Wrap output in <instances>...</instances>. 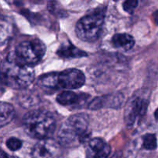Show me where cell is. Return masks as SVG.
Segmentation results:
<instances>
[{
	"mask_svg": "<svg viewBox=\"0 0 158 158\" xmlns=\"http://www.w3.org/2000/svg\"><path fill=\"white\" fill-rule=\"evenodd\" d=\"M34 77L31 66L19 64L9 57L0 63V80L11 88H26L33 82Z\"/></svg>",
	"mask_w": 158,
	"mask_h": 158,
	"instance_id": "1",
	"label": "cell"
},
{
	"mask_svg": "<svg viewBox=\"0 0 158 158\" xmlns=\"http://www.w3.org/2000/svg\"><path fill=\"white\" fill-rule=\"evenodd\" d=\"M25 132L34 139L44 140L50 138L56 129L54 116L49 112L42 110L29 111L23 119Z\"/></svg>",
	"mask_w": 158,
	"mask_h": 158,
	"instance_id": "2",
	"label": "cell"
},
{
	"mask_svg": "<svg viewBox=\"0 0 158 158\" xmlns=\"http://www.w3.org/2000/svg\"><path fill=\"white\" fill-rule=\"evenodd\" d=\"M88 117L86 114H77L68 117L63 123L57 134L59 143L63 146H68L78 139L83 143L89 138L88 132Z\"/></svg>",
	"mask_w": 158,
	"mask_h": 158,
	"instance_id": "3",
	"label": "cell"
},
{
	"mask_svg": "<svg viewBox=\"0 0 158 158\" xmlns=\"http://www.w3.org/2000/svg\"><path fill=\"white\" fill-rule=\"evenodd\" d=\"M105 19L103 9H96L82 17L75 26L77 36L84 42H94L99 38Z\"/></svg>",
	"mask_w": 158,
	"mask_h": 158,
	"instance_id": "4",
	"label": "cell"
},
{
	"mask_svg": "<svg viewBox=\"0 0 158 158\" xmlns=\"http://www.w3.org/2000/svg\"><path fill=\"white\" fill-rule=\"evenodd\" d=\"M46 52V46L39 40H26L20 43L9 58L23 66H31L39 63Z\"/></svg>",
	"mask_w": 158,
	"mask_h": 158,
	"instance_id": "5",
	"label": "cell"
},
{
	"mask_svg": "<svg viewBox=\"0 0 158 158\" xmlns=\"http://www.w3.org/2000/svg\"><path fill=\"white\" fill-rule=\"evenodd\" d=\"M57 88L74 89L81 87L85 83L83 73L77 69H67L56 73Z\"/></svg>",
	"mask_w": 158,
	"mask_h": 158,
	"instance_id": "6",
	"label": "cell"
},
{
	"mask_svg": "<svg viewBox=\"0 0 158 158\" xmlns=\"http://www.w3.org/2000/svg\"><path fill=\"white\" fill-rule=\"evenodd\" d=\"M148 107V100L139 97H133L126 103L124 113V120L128 127L134 125L137 119L146 114Z\"/></svg>",
	"mask_w": 158,
	"mask_h": 158,
	"instance_id": "7",
	"label": "cell"
},
{
	"mask_svg": "<svg viewBox=\"0 0 158 158\" xmlns=\"http://www.w3.org/2000/svg\"><path fill=\"white\" fill-rule=\"evenodd\" d=\"M59 144L51 138L40 140L34 145L31 152L32 158H55L58 155Z\"/></svg>",
	"mask_w": 158,
	"mask_h": 158,
	"instance_id": "8",
	"label": "cell"
},
{
	"mask_svg": "<svg viewBox=\"0 0 158 158\" xmlns=\"http://www.w3.org/2000/svg\"><path fill=\"white\" fill-rule=\"evenodd\" d=\"M111 148L102 138H93L90 140L87 158H107L109 155Z\"/></svg>",
	"mask_w": 158,
	"mask_h": 158,
	"instance_id": "9",
	"label": "cell"
},
{
	"mask_svg": "<svg viewBox=\"0 0 158 158\" xmlns=\"http://www.w3.org/2000/svg\"><path fill=\"white\" fill-rule=\"evenodd\" d=\"M122 102V95L114 96H106V97H98L95 98L89 105V109L99 110L105 106H114L116 107L119 106Z\"/></svg>",
	"mask_w": 158,
	"mask_h": 158,
	"instance_id": "10",
	"label": "cell"
},
{
	"mask_svg": "<svg viewBox=\"0 0 158 158\" xmlns=\"http://www.w3.org/2000/svg\"><path fill=\"white\" fill-rule=\"evenodd\" d=\"M13 29L10 19L0 15V46L6 44L10 40L13 34Z\"/></svg>",
	"mask_w": 158,
	"mask_h": 158,
	"instance_id": "11",
	"label": "cell"
},
{
	"mask_svg": "<svg viewBox=\"0 0 158 158\" xmlns=\"http://www.w3.org/2000/svg\"><path fill=\"white\" fill-rule=\"evenodd\" d=\"M112 43L115 47L127 51L131 49L134 46L135 40L129 34L118 33L113 35Z\"/></svg>",
	"mask_w": 158,
	"mask_h": 158,
	"instance_id": "12",
	"label": "cell"
},
{
	"mask_svg": "<svg viewBox=\"0 0 158 158\" xmlns=\"http://www.w3.org/2000/svg\"><path fill=\"white\" fill-rule=\"evenodd\" d=\"M57 55L61 58H81L87 56V53L81 49H77L71 43L63 45L58 49L57 52Z\"/></svg>",
	"mask_w": 158,
	"mask_h": 158,
	"instance_id": "13",
	"label": "cell"
},
{
	"mask_svg": "<svg viewBox=\"0 0 158 158\" xmlns=\"http://www.w3.org/2000/svg\"><path fill=\"white\" fill-rule=\"evenodd\" d=\"M15 117V109L9 103L0 102V128L9 124Z\"/></svg>",
	"mask_w": 158,
	"mask_h": 158,
	"instance_id": "14",
	"label": "cell"
},
{
	"mask_svg": "<svg viewBox=\"0 0 158 158\" xmlns=\"http://www.w3.org/2000/svg\"><path fill=\"white\" fill-rule=\"evenodd\" d=\"M57 103L63 106H72L80 101V97L75 93L71 91H64L57 97Z\"/></svg>",
	"mask_w": 158,
	"mask_h": 158,
	"instance_id": "15",
	"label": "cell"
},
{
	"mask_svg": "<svg viewBox=\"0 0 158 158\" xmlns=\"http://www.w3.org/2000/svg\"><path fill=\"white\" fill-rule=\"evenodd\" d=\"M143 146L146 150L152 151V150L156 149L157 143H156V138L154 134H148L144 136Z\"/></svg>",
	"mask_w": 158,
	"mask_h": 158,
	"instance_id": "16",
	"label": "cell"
},
{
	"mask_svg": "<svg viewBox=\"0 0 158 158\" xmlns=\"http://www.w3.org/2000/svg\"><path fill=\"white\" fill-rule=\"evenodd\" d=\"M23 143L20 140L15 138V137H11L8 139L6 141V146L10 151H16L22 148Z\"/></svg>",
	"mask_w": 158,
	"mask_h": 158,
	"instance_id": "17",
	"label": "cell"
},
{
	"mask_svg": "<svg viewBox=\"0 0 158 158\" xmlns=\"http://www.w3.org/2000/svg\"><path fill=\"white\" fill-rule=\"evenodd\" d=\"M138 5V2L136 0H127L124 2L122 4L123 9L128 13H133V11L136 8Z\"/></svg>",
	"mask_w": 158,
	"mask_h": 158,
	"instance_id": "18",
	"label": "cell"
},
{
	"mask_svg": "<svg viewBox=\"0 0 158 158\" xmlns=\"http://www.w3.org/2000/svg\"><path fill=\"white\" fill-rule=\"evenodd\" d=\"M0 158H14L12 156L9 155L8 154H6V152L2 151H0Z\"/></svg>",
	"mask_w": 158,
	"mask_h": 158,
	"instance_id": "19",
	"label": "cell"
},
{
	"mask_svg": "<svg viewBox=\"0 0 158 158\" xmlns=\"http://www.w3.org/2000/svg\"><path fill=\"white\" fill-rule=\"evenodd\" d=\"M153 20H154V23H156V26H158V10H156V12L153 13Z\"/></svg>",
	"mask_w": 158,
	"mask_h": 158,
	"instance_id": "20",
	"label": "cell"
},
{
	"mask_svg": "<svg viewBox=\"0 0 158 158\" xmlns=\"http://www.w3.org/2000/svg\"><path fill=\"white\" fill-rule=\"evenodd\" d=\"M122 152H120V151H119V152L116 153V154H114V155L112 156L111 158H122Z\"/></svg>",
	"mask_w": 158,
	"mask_h": 158,
	"instance_id": "21",
	"label": "cell"
},
{
	"mask_svg": "<svg viewBox=\"0 0 158 158\" xmlns=\"http://www.w3.org/2000/svg\"><path fill=\"white\" fill-rule=\"evenodd\" d=\"M154 116H155V118H156V120H158V108H157V109H156V110L155 111Z\"/></svg>",
	"mask_w": 158,
	"mask_h": 158,
	"instance_id": "22",
	"label": "cell"
}]
</instances>
